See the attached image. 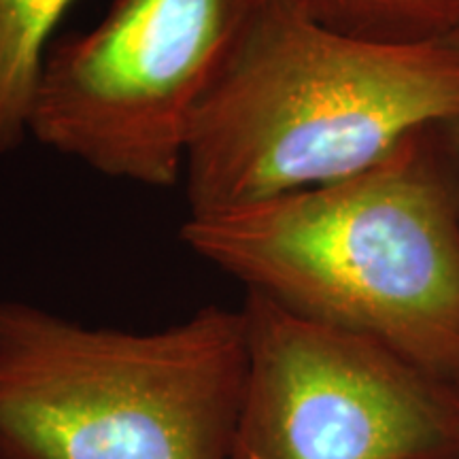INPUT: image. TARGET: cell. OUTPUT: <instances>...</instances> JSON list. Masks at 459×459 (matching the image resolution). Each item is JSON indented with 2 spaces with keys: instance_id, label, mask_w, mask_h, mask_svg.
<instances>
[{
  "instance_id": "cell-6",
  "label": "cell",
  "mask_w": 459,
  "mask_h": 459,
  "mask_svg": "<svg viewBox=\"0 0 459 459\" xmlns=\"http://www.w3.org/2000/svg\"><path fill=\"white\" fill-rule=\"evenodd\" d=\"M73 0H0V156L30 139L28 124L54 30Z\"/></svg>"
},
{
  "instance_id": "cell-7",
  "label": "cell",
  "mask_w": 459,
  "mask_h": 459,
  "mask_svg": "<svg viewBox=\"0 0 459 459\" xmlns=\"http://www.w3.org/2000/svg\"><path fill=\"white\" fill-rule=\"evenodd\" d=\"M319 24L381 43L446 41L457 0H290Z\"/></svg>"
},
{
  "instance_id": "cell-5",
  "label": "cell",
  "mask_w": 459,
  "mask_h": 459,
  "mask_svg": "<svg viewBox=\"0 0 459 459\" xmlns=\"http://www.w3.org/2000/svg\"><path fill=\"white\" fill-rule=\"evenodd\" d=\"M230 459H459V387L370 338L245 291Z\"/></svg>"
},
{
  "instance_id": "cell-1",
  "label": "cell",
  "mask_w": 459,
  "mask_h": 459,
  "mask_svg": "<svg viewBox=\"0 0 459 459\" xmlns=\"http://www.w3.org/2000/svg\"><path fill=\"white\" fill-rule=\"evenodd\" d=\"M181 240L245 291L459 387V156L446 126L347 179L187 215Z\"/></svg>"
},
{
  "instance_id": "cell-2",
  "label": "cell",
  "mask_w": 459,
  "mask_h": 459,
  "mask_svg": "<svg viewBox=\"0 0 459 459\" xmlns=\"http://www.w3.org/2000/svg\"><path fill=\"white\" fill-rule=\"evenodd\" d=\"M459 122V48L381 43L264 0L189 145V213L347 179L412 132Z\"/></svg>"
},
{
  "instance_id": "cell-3",
  "label": "cell",
  "mask_w": 459,
  "mask_h": 459,
  "mask_svg": "<svg viewBox=\"0 0 459 459\" xmlns=\"http://www.w3.org/2000/svg\"><path fill=\"white\" fill-rule=\"evenodd\" d=\"M245 378L240 308L132 332L0 300V459H230Z\"/></svg>"
},
{
  "instance_id": "cell-8",
  "label": "cell",
  "mask_w": 459,
  "mask_h": 459,
  "mask_svg": "<svg viewBox=\"0 0 459 459\" xmlns=\"http://www.w3.org/2000/svg\"><path fill=\"white\" fill-rule=\"evenodd\" d=\"M446 41H451L453 45H457L459 48V0H457V11H455V20H453V28H451V34Z\"/></svg>"
},
{
  "instance_id": "cell-9",
  "label": "cell",
  "mask_w": 459,
  "mask_h": 459,
  "mask_svg": "<svg viewBox=\"0 0 459 459\" xmlns=\"http://www.w3.org/2000/svg\"><path fill=\"white\" fill-rule=\"evenodd\" d=\"M446 130H449V136H451V143L453 147H455L457 156H459V122H453L446 126Z\"/></svg>"
},
{
  "instance_id": "cell-4",
  "label": "cell",
  "mask_w": 459,
  "mask_h": 459,
  "mask_svg": "<svg viewBox=\"0 0 459 459\" xmlns=\"http://www.w3.org/2000/svg\"><path fill=\"white\" fill-rule=\"evenodd\" d=\"M264 0H113L54 41L28 134L117 181L175 187L194 130Z\"/></svg>"
}]
</instances>
